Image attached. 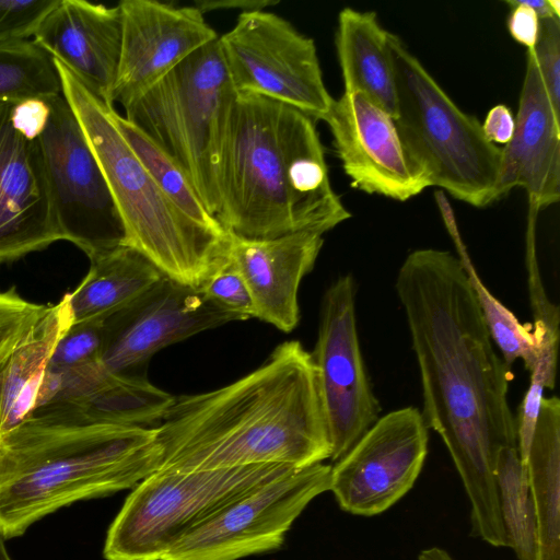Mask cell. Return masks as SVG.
Instances as JSON below:
<instances>
[{
	"instance_id": "d4e9b609",
	"label": "cell",
	"mask_w": 560,
	"mask_h": 560,
	"mask_svg": "<svg viewBox=\"0 0 560 560\" xmlns=\"http://www.w3.org/2000/svg\"><path fill=\"white\" fill-rule=\"evenodd\" d=\"M175 396L144 378L114 374L103 386L66 406L35 409L28 417L121 425L149 424L164 418Z\"/></svg>"
},
{
	"instance_id": "3957f363",
	"label": "cell",
	"mask_w": 560,
	"mask_h": 560,
	"mask_svg": "<svg viewBox=\"0 0 560 560\" xmlns=\"http://www.w3.org/2000/svg\"><path fill=\"white\" fill-rule=\"evenodd\" d=\"M218 222L232 236L324 234L351 217L334 191L315 121L283 103L236 93L223 140Z\"/></svg>"
},
{
	"instance_id": "4fadbf2b",
	"label": "cell",
	"mask_w": 560,
	"mask_h": 560,
	"mask_svg": "<svg viewBox=\"0 0 560 560\" xmlns=\"http://www.w3.org/2000/svg\"><path fill=\"white\" fill-rule=\"evenodd\" d=\"M428 442V427L417 408L380 417L331 466L329 490L340 509L360 516L388 510L413 487Z\"/></svg>"
},
{
	"instance_id": "8992f818",
	"label": "cell",
	"mask_w": 560,
	"mask_h": 560,
	"mask_svg": "<svg viewBox=\"0 0 560 560\" xmlns=\"http://www.w3.org/2000/svg\"><path fill=\"white\" fill-rule=\"evenodd\" d=\"M235 96L218 37L124 107V117L178 165L215 220L222 147Z\"/></svg>"
},
{
	"instance_id": "4316f807",
	"label": "cell",
	"mask_w": 560,
	"mask_h": 560,
	"mask_svg": "<svg viewBox=\"0 0 560 560\" xmlns=\"http://www.w3.org/2000/svg\"><path fill=\"white\" fill-rule=\"evenodd\" d=\"M60 94L54 60L33 38L0 42V102L16 105Z\"/></svg>"
},
{
	"instance_id": "cb8c5ba5",
	"label": "cell",
	"mask_w": 560,
	"mask_h": 560,
	"mask_svg": "<svg viewBox=\"0 0 560 560\" xmlns=\"http://www.w3.org/2000/svg\"><path fill=\"white\" fill-rule=\"evenodd\" d=\"M536 524V560H560V400L542 399L526 459Z\"/></svg>"
},
{
	"instance_id": "9a60e30c",
	"label": "cell",
	"mask_w": 560,
	"mask_h": 560,
	"mask_svg": "<svg viewBox=\"0 0 560 560\" xmlns=\"http://www.w3.org/2000/svg\"><path fill=\"white\" fill-rule=\"evenodd\" d=\"M351 187L406 201L429 187L395 119L359 92H343L325 118Z\"/></svg>"
},
{
	"instance_id": "603a6c76",
	"label": "cell",
	"mask_w": 560,
	"mask_h": 560,
	"mask_svg": "<svg viewBox=\"0 0 560 560\" xmlns=\"http://www.w3.org/2000/svg\"><path fill=\"white\" fill-rule=\"evenodd\" d=\"M89 272L65 294L72 324L105 319L162 278V272L142 254L119 245L90 258Z\"/></svg>"
},
{
	"instance_id": "836d02e7",
	"label": "cell",
	"mask_w": 560,
	"mask_h": 560,
	"mask_svg": "<svg viewBox=\"0 0 560 560\" xmlns=\"http://www.w3.org/2000/svg\"><path fill=\"white\" fill-rule=\"evenodd\" d=\"M58 0H0V42L33 37Z\"/></svg>"
},
{
	"instance_id": "2e32d148",
	"label": "cell",
	"mask_w": 560,
	"mask_h": 560,
	"mask_svg": "<svg viewBox=\"0 0 560 560\" xmlns=\"http://www.w3.org/2000/svg\"><path fill=\"white\" fill-rule=\"evenodd\" d=\"M122 37L113 104L129 105L194 51L218 38L196 7L122 0Z\"/></svg>"
},
{
	"instance_id": "277c9868",
	"label": "cell",
	"mask_w": 560,
	"mask_h": 560,
	"mask_svg": "<svg viewBox=\"0 0 560 560\" xmlns=\"http://www.w3.org/2000/svg\"><path fill=\"white\" fill-rule=\"evenodd\" d=\"M161 459L156 428L28 417L0 438V532L18 537L60 508L133 488Z\"/></svg>"
},
{
	"instance_id": "1f68e13d",
	"label": "cell",
	"mask_w": 560,
	"mask_h": 560,
	"mask_svg": "<svg viewBox=\"0 0 560 560\" xmlns=\"http://www.w3.org/2000/svg\"><path fill=\"white\" fill-rule=\"evenodd\" d=\"M205 296L242 320L255 317L248 288L230 258L199 288Z\"/></svg>"
},
{
	"instance_id": "f546056e",
	"label": "cell",
	"mask_w": 560,
	"mask_h": 560,
	"mask_svg": "<svg viewBox=\"0 0 560 560\" xmlns=\"http://www.w3.org/2000/svg\"><path fill=\"white\" fill-rule=\"evenodd\" d=\"M103 320L72 324L58 341L47 372L65 373L100 361Z\"/></svg>"
},
{
	"instance_id": "52a82bcc",
	"label": "cell",
	"mask_w": 560,
	"mask_h": 560,
	"mask_svg": "<svg viewBox=\"0 0 560 560\" xmlns=\"http://www.w3.org/2000/svg\"><path fill=\"white\" fill-rule=\"evenodd\" d=\"M396 94L395 125L429 186L482 208L495 200L501 149L487 140L480 121L464 113L406 48L388 33Z\"/></svg>"
},
{
	"instance_id": "ab89813d",
	"label": "cell",
	"mask_w": 560,
	"mask_h": 560,
	"mask_svg": "<svg viewBox=\"0 0 560 560\" xmlns=\"http://www.w3.org/2000/svg\"><path fill=\"white\" fill-rule=\"evenodd\" d=\"M4 540H5V538L2 535V533L0 532V560H11V558L7 551Z\"/></svg>"
},
{
	"instance_id": "4dcf8cb0",
	"label": "cell",
	"mask_w": 560,
	"mask_h": 560,
	"mask_svg": "<svg viewBox=\"0 0 560 560\" xmlns=\"http://www.w3.org/2000/svg\"><path fill=\"white\" fill-rule=\"evenodd\" d=\"M47 307L23 299L15 288L0 292V374L14 349Z\"/></svg>"
},
{
	"instance_id": "7a4b0ae2",
	"label": "cell",
	"mask_w": 560,
	"mask_h": 560,
	"mask_svg": "<svg viewBox=\"0 0 560 560\" xmlns=\"http://www.w3.org/2000/svg\"><path fill=\"white\" fill-rule=\"evenodd\" d=\"M159 470L198 471L330 458L316 368L300 341L280 343L256 370L214 390L182 395L156 427Z\"/></svg>"
},
{
	"instance_id": "7c38bea8",
	"label": "cell",
	"mask_w": 560,
	"mask_h": 560,
	"mask_svg": "<svg viewBox=\"0 0 560 560\" xmlns=\"http://www.w3.org/2000/svg\"><path fill=\"white\" fill-rule=\"evenodd\" d=\"M311 354L331 445L330 459L337 462L377 421L381 412L360 349L355 283L351 275L338 277L326 290Z\"/></svg>"
},
{
	"instance_id": "60d3db41",
	"label": "cell",
	"mask_w": 560,
	"mask_h": 560,
	"mask_svg": "<svg viewBox=\"0 0 560 560\" xmlns=\"http://www.w3.org/2000/svg\"><path fill=\"white\" fill-rule=\"evenodd\" d=\"M550 7L553 13L560 18V1L559 0H549Z\"/></svg>"
},
{
	"instance_id": "484cf974",
	"label": "cell",
	"mask_w": 560,
	"mask_h": 560,
	"mask_svg": "<svg viewBox=\"0 0 560 560\" xmlns=\"http://www.w3.org/2000/svg\"><path fill=\"white\" fill-rule=\"evenodd\" d=\"M495 483L504 528L518 560H536V524L526 465L517 445L502 446Z\"/></svg>"
},
{
	"instance_id": "9c48e42d",
	"label": "cell",
	"mask_w": 560,
	"mask_h": 560,
	"mask_svg": "<svg viewBox=\"0 0 560 560\" xmlns=\"http://www.w3.org/2000/svg\"><path fill=\"white\" fill-rule=\"evenodd\" d=\"M219 43L236 93L268 97L314 121L325 120L335 100L325 86L315 43L288 20L266 10L245 11Z\"/></svg>"
},
{
	"instance_id": "30bf717a",
	"label": "cell",
	"mask_w": 560,
	"mask_h": 560,
	"mask_svg": "<svg viewBox=\"0 0 560 560\" xmlns=\"http://www.w3.org/2000/svg\"><path fill=\"white\" fill-rule=\"evenodd\" d=\"M47 103L48 116L37 138L60 236L92 258L124 245V224L68 102L60 94Z\"/></svg>"
},
{
	"instance_id": "d6a6232c",
	"label": "cell",
	"mask_w": 560,
	"mask_h": 560,
	"mask_svg": "<svg viewBox=\"0 0 560 560\" xmlns=\"http://www.w3.org/2000/svg\"><path fill=\"white\" fill-rule=\"evenodd\" d=\"M532 51L541 80L555 107L560 110V20H539L537 42Z\"/></svg>"
},
{
	"instance_id": "83f0119b",
	"label": "cell",
	"mask_w": 560,
	"mask_h": 560,
	"mask_svg": "<svg viewBox=\"0 0 560 560\" xmlns=\"http://www.w3.org/2000/svg\"><path fill=\"white\" fill-rule=\"evenodd\" d=\"M114 120L153 180L184 213L205 226L224 230L207 211L183 171L163 150L116 110Z\"/></svg>"
},
{
	"instance_id": "74e56055",
	"label": "cell",
	"mask_w": 560,
	"mask_h": 560,
	"mask_svg": "<svg viewBox=\"0 0 560 560\" xmlns=\"http://www.w3.org/2000/svg\"><path fill=\"white\" fill-rule=\"evenodd\" d=\"M278 1L271 0H203L196 2L202 13L213 10L238 9L242 12L252 10H265L267 7L276 5Z\"/></svg>"
},
{
	"instance_id": "e575fe53",
	"label": "cell",
	"mask_w": 560,
	"mask_h": 560,
	"mask_svg": "<svg viewBox=\"0 0 560 560\" xmlns=\"http://www.w3.org/2000/svg\"><path fill=\"white\" fill-rule=\"evenodd\" d=\"M511 7L508 30L511 36L527 49H533L538 37L539 19L522 0L505 1Z\"/></svg>"
},
{
	"instance_id": "6da1fadb",
	"label": "cell",
	"mask_w": 560,
	"mask_h": 560,
	"mask_svg": "<svg viewBox=\"0 0 560 560\" xmlns=\"http://www.w3.org/2000/svg\"><path fill=\"white\" fill-rule=\"evenodd\" d=\"M395 289L419 366L428 428L445 444L470 502L474 535L511 547L495 483L502 446L517 445L510 368L497 354L474 289L447 250L410 253Z\"/></svg>"
},
{
	"instance_id": "d6986e66",
	"label": "cell",
	"mask_w": 560,
	"mask_h": 560,
	"mask_svg": "<svg viewBox=\"0 0 560 560\" xmlns=\"http://www.w3.org/2000/svg\"><path fill=\"white\" fill-rule=\"evenodd\" d=\"M121 37L118 4L58 0L39 23L33 40L100 100L113 106Z\"/></svg>"
},
{
	"instance_id": "5bb4252c",
	"label": "cell",
	"mask_w": 560,
	"mask_h": 560,
	"mask_svg": "<svg viewBox=\"0 0 560 560\" xmlns=\"http://www.w3.org/2000/svg\"><path fill=\"white\" fill-rule=\"evenodd\" d=\"M242 320L199 288L162 276L133 301L103 319L102 364L126 374L159 350L203 330Z\"/></svg>"
},
{
	"instance_id": "ffe728a7",
	"label": "cell",
	"mask_w": 560,
	"mask_h": 560,
	"mask_svg": "<svg viewBox=\"0 0 560 560\" xmlns=\"http://www.w3.org/2000/svg\"><path fill=\"white\" fill-rule=\"evenodd\" d=\"M323 244V234L312 231L269 240L232 236L229 258L248 288L256 318L284 332L296 327L299 288L312 271Z\"/></svg>"
},
{
	"instance_id": "e0dca14e",
	"label": "cell",
	"mask_w": 560,
	"mask_h": 560,
	"mask_svg": "<svg viewBox=\"0 0 560 560\" xmlns=\"http://www.w3.org/2000/svg\"><path fill=\"white\" fill-rule=\"evenodd\" d=\"M59 240L38 138L16 126L13 104L0 102V262Z\"/></svg>"
},
{
	"instance_id": "8d00e7d4",
	"label": "cell",
	"mask_w": 560,
	"mask_h": 560,
	"mask_svg": "<svg viewBox=\"0 0 560 560\" xmlns=\"http://www.w3.org/2000/svg\"><path fill=\"white\" fill-rule=\"evenodd\" d=\"M514 126L513 114L503 104L492 107L481 125L485 137L493 144H506L513 136Z\"/></svg>"
},
{
	"instance_id": "8fae6325",
	"label": "cell",
	"mask_w": 560,
	"mask_h": 560,
	"mask_svg": "<svg viewBox=\"0 0 560 560\" xmlns=\"http://www.w3.org/2000/svg\"><path fill=\"white\" fill-rule=\"evenodd\" d=\"M330 470L318 463L256 486L188 532L161 560H237L279 549L308 503L329 490Z\"/></svg>"
},
{
	"instance_id": "f1b7e54d",
	"label": "cell",
	"mask_w": 560,
	"mask_h": 560,
	"mask_svg": "<svg viewBox=\"0 0 560 560\" xmlns=\"http://www.w3.org/2000/svg\"><path fill=\"white\" fill-rule=\"evenodd\" d=\"M462 262V261H460ZM491 340L499 347L504 363L510 368L517 359L523 360L527 371L536 364L540 340L530 325L522 324L483 284L472 261L462 262Z\"/></svg>"
},
{
	"instance_id": "44dd1931",
	"label": "cell",
	"mask_w": 560,
	"mask_h": 560,
	"mask_svg": "<svg viewBox=\"0 0 560 560\" xmlns=\"http://www.w3.org/2000/svg\"><path fill=\"white\" fill-rule=\"evenodd\" d=\"M388 33L374 12L345 8L338 16L336 48L345 92H359L394 119L397 94Z\"/></svg>"
},
{
	"instance_id": "ba28073f",
	"label": "cell",
	"mask_w": 560,
	"mask_h": 560,
	"mask_svg": "<svg viewBox=\"0 0 560 560\" xmlns=\"http://www.w3.org/2000/svg\"><path fill=\"white\" fill-rule=\"evenodd\" d=\"M293 468L264 464L198 471L156 470L110 524L106 560H161L188 532L256 486Z\"/></svg>"
},
{
	"instance_id": "d590c367",
	"label": "cell",
	"mask_w": 560,
	"mask_h": 560,
	"mask_svg": "<svg viewBox=\"0 0 560 560\" xmlns=\"http://www.w3.org/2000/svg\"><path fill=\"white\" fill-rule=\"evenodd\" d=\"M48 112L47 100H28L13 105V119L22 131L37 137L46 122Z\"/></svg>"
},
{
	"instance_id": "ac0fdd59",
	"label": "cell",
	"mask_w": 560,
	"mask_h": 560,
	"mask_svg": "<svg viewBox=\"0 0 560 560\" xmlns=\"http://www.w3.org/2000/svg\"><path fill=\"white\" fill-rule=\"evenodd\" d=\"M511 140L501 149L495 200L527 191L533 217L560 198V110L552 104L530 50Z\"/></svg>"
},
{
	"instance_id": "f35d334b",
	"label": "cell",
	"mask_w": 560,
	"mask_h": 560,
	"mask_svg": "<svg viewBox=\"0 0 560 560\" xmlns=\"http://www.w3.org/2000/svg\"><path fill=\"white\" fill-rule=\"evenodd\" d=\"M418 560H453L447 551L440 547H431L420 551Z\"/></svg>"
},
{
	"instance_id": "7402d4cb",
	"label": "cell",
	"mask_w": 560,
	"mask_h": 560,
	"mask_svg": "<svg viewBox=\"0 0 560 560\" xmlns=\"http://www.w3.org/2000/svg\"><path fill=\"white\" fill-rule=\"evenodd\" d=\"M72 325L66 298L48 306L0 374V438L32 413L54 350Z\"/></svg>"
},
{
	"instance_id": "5b68a950",
	"label": "cell",
	"mask_w": 560,
	"mask_h": 560,
	"mask_svg": "<svg viewBox=\"0 0 560 560\" xmlns=\"http://www.w3.org/2000/svg\"><path fill=\"white\" fill-rule=\"evenodd\" d=\"M61 94L74 113L107 182L125 229V243L163 276L201 284L228 259L232 236L184 213L159 187L114 120L115 109L54 59Z\"/></svg>"
}]
</instances>
